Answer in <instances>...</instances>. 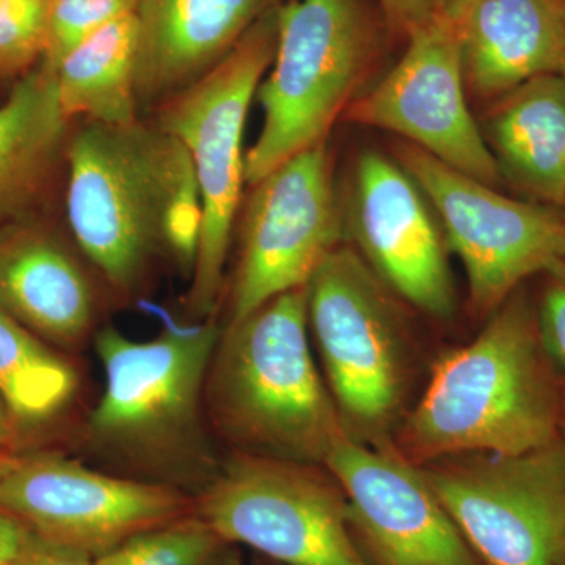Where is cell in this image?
<instances>
[{"label":"cell","instance_id":"cell-1","mask_svg":"<svg viewBox=\"0 0 565 565\" xmlns=\"http://www.w3.org/2000/svg\"><path fill=\"white\" fill-rule=\"evenodd\" d=\"M66 217L111 303L131 305L172 262L191 280L203 206L184 145L154 120L85 121L66 150Z\"/></svg>","mask_w":565,"mask_h":565},{"label":"cell","instance_id":"cell-2","mask_svg":"<svg viewBox=\"0 0 565 565\" xmlns=\"http://www.w3.org/2000/svg\"><path fill=\"white\" fill-rule=\"evenodd\" d=\"M221 330V316L174 323L148 341L103 326L93 340L106 381L103 394L74 429L84 462L193 498L203 493L225 455L204 407V381Z\"/></svg>","mask_w":565,"mask_h":565},{"label":"cell","instance_id":"cell-3","mask_svg":"<svg viewBox=\"0 0 565 565\" xmlns=\"http://www.w3.org/2000/svg\"><path fill=\"white\" fill-rule=\"evenodd\" d=\"M564 396L537 310L514 292L471 343L435 364L393 445L415 465L473 452L520 455L561 437Z\"/></svg>","mask_w":565,"mask_h":565},{"label":"cell","instance_id":"cell-4","mask_svg":"<svg viewBox=\"0 0 565 565\" xmlns=\"http://www.w3.org/2000/svg\"><path fill=\"white\" fill-rule=\"evenodd\" d=\"M204 407L225 455L326 465L348 434L311 353L307 286L222 326Z\"/></svg>","mask_w":565,"mask_h":565},{"label":"cell","instance_id":"cell-5","mask_svg":"<svg viewBox=\"0 0 565 565\" xmlns=\"http://www.w3.org/2000/svg\"><path fill=\"white\" fill-rule=\"evenodd\" d=\"M307 294L308 329L345 434L374 448L393 445L415 360L397 297L348 244L323 258Z\"/></svg>","mask_w":565,"mask_h":565},{"label":"cell","instance_id":"cell-6","mask_svg":"<svg viewBox=\"0 0 565 565\" xmlns=\"http://www.w3.org/2000/svg\"><path fill=\"white\" fill-rule=\"evenodd\" d=\"M280 6L266 11L211 73L162 104L152 118L189 151L202 195L199 252L182 300L191 322L221 316L226 259L247 184L245 121L274 62Z\"/></svg>","mask_w":565,"mask_h":565},{"label":"cell","instance_id":"cell-7","mask_svg":"<svg viewBox=\"0 0 565 565\" xmlns=\"http://www.w3.org/2000/svg\"><path fill=\"white\" fill-rule=\"evenodd\" d=\"M373 47L362 0H291L278 7L277 50L255 96L262 131L245 152L248 185L327 143L364 79Z\"/></svg>","mask_w":565,"mask_h":565},{"label":"cell","instance_id":"cell-8","mask_svg":"<svg viewBox=\"0 0 565 565\" xmlns=\"http://www.w3.org/2000/svg\"><path fill=\"white\" fill-rule=\"evenodd\" d=\"M196 512L233 544L281 565H371L343 487L326 465L223 455Z\"/></svg>","mask_w":565,"mask_h":565},{"label":"cell","instance_id":"cell-9","mask_svg":"<svg viewBox=\"0 0 565 565\" xmlns=\"http://www.w3.org/2000/svg\"><path fill=\"white\" fill-rule=\"evenodd\" d=\"M486 565H556L565 545V438L520 455L418 465Z\"/></svg>","mask_w":565,"mask_h":565},{"label":"cell","instance_id":"cell-10","mask_svg":"<svg viewBox=\"0 0 565 565\" xmlns=\"http://www.w3.org/2000/svg\"><path fill=\"white\" fill-rule=\"evenodd\" d=\"M250 188L222 326L307 286L323 258L345 241L327 143L294 156Z\"/></svg>","mask_w":565,"mask_h":565},{"label":"cell","instance_id":"cell-11","mask_svg":"<svg viewBox=\"0 0 565 565\" xmlns=\"http://www.w3.org/2000/svg\"><path fill=\"white\" fill-rule=\"evenodd\" d=\"M399 161L462 262L476 313L492 315L525 278L565 259V214L508 199L414 145L401 148Z\"/></svg>","mask_w":565,"mask_h":565},{"label":"cell","instance_id":"cell-12","mask_svg":"<svg viewBox=\"0 0 565 565\" xmlns=\"http://www.w3.org/2000/svg\"><path fill=\"white\" fill-rule=\"evenodd\" d=\"M0 508L47 541L92 559L196 511L195 498L121 478L57 451L21 452L0 481Z\"/></svg>","mask_w":565,"mask_h":565},{"label":"cell","instance_id":"cell-13","mask_svg":"<svg viewBox=\"0 0 565 565\" xmlns=\"http://www.w3.org/2000/svg\"><path fill=\"white\" fill-rule=\"evenodd\" d=\"M397 65L345 109V120L397 134L475 180L501 181L467 96L459 32L451 17L408 36Z\"/></svg>","mask_w":565,"mask_h":565},{"label":"cell","instance_id":"cell-14","mask_svg":"<svg viewBox=\"0 0 565 565\" xmlns=\"http://www.w3.org/2000/svg\"><path fill=\"white\" fill-rule=\"evenodd\" d=\"M341 210L345 239L397 299L438 321L455 318L444 232L401 163L379 151L360 152Z\"/></svg>","mask_w":565,"mask_h":565},{"label":"cell","instance_id":"cell-15","mask_svg":"<svg viewBox=\"0 0 565 565\" xmlns=\"http://www.w3.org/2000/svg\"><path fill=\"white\" fill-rule=\"evenodd\" d=\"M326 467L343 487L353 534L371 565H486L418 465L394 445L374 448L345 437Z\"/></svg>","mask_w":565,"mask_h":565},{"label":"cell","instance_id":"cell-16","mask_svg":"<svg viewBox=\"0 0 565 565\" xmlns=\"http://www.w3.org/2000/svg\"><path fill=\"white\" fill-rule=\"evenodd\" d=\"M79 253L32 218L0 228V307L71 356L93 344L107 299Z\"/></svg>","mask_w":565,"mask_h":565},{"label":"cell","instance_id":"cell-17","mask_svg":"<svg viewBox=\"0 0 565 565\" xmlns=\"http://www.w3.org/2000/svg\"><path fill=\"white\" fill-rule=\"evenodd\" d=\"M277 0H139L136 96L140 118L211 73Z\"/></svg>","mask_w":565,"mask_h":565},{"label":"cell","instance_id":"cell-18","mask_svg":"<svg viewBox=\"0 0 565 565\" xmlns=\"http://www.w3.org/2000/svg\"><path fill=\"white\" fill-rule=\"evenodd\" d=\"M465 85L500 99L525 82L565 74V0H468L452 14Z\"/></svg>","mask_w":565,"mask_h":565},{"label":"cell","instance_id":"cell-19","mask_svg":"<svg viewBox=\"0 0 565 565\" xmlns=\"http://www.w3.org/2000/svg\"><path fill=\"white\" fill-rule=\"evenodd\" d=\"M71 134L55 70L40 62L0 104V228L29 218L50 191L66 162Z\"/></svg>","mask_w":565,"mask_h":565},{"label":"cell","instance_id":"cell-20","mask_svg":"<svg viewBox=\"0 0 565 565\" xmlns=\"http://www.w3.org/2000/svg\"><path fill=\"white\" fill-rule=\"evenodd\" d=\"M501 178L555 206L565 204V74H545L501 96L487 118Z\"/></svg>","mask_w":565,"mask_h":565},{"label":"cell","instance_id":"cell-21","mask_svg":"<svg viewBox=\"0 0 565 565\" xmlns=\"http://www.w3.org/2000/svg\"><path fill=\"white\" fill-rule=\"evenodd\" d=\"M137 20L118 18L57 66L58 102L70 118L125 126L140 120L136 96Z\"/></svg>","mask_w":565,"mask_h":565},{"label":"cell","instance_id":"cell-22","mask_svg":"<svg viewBox=\"0 0 565 565\" xmlns=\"http://www.w3.org/2000/svg\"><path fill=\"white\" fill-rule=\"evenodd\" d=\"M81 392L76 356L44 343L0 307V397L22 438L66 419Z\"/></svg>","mask_w":565,"mask_h":565},{"label":"cell","instance_id":"cell-23","mask_svg":"<svg viewBox=\"0 0 565 565\" xmlns=\"http://www.w3.org/2000/svg\"><path fill=\"white\" fill-rule=\"evenodd\" d=\"M95 565H241V553L195 511L137 535Z\"/></svg>","mask_w":565,"mask_h":565},{"label":"cell","instance_id":"cell-24","mask_svg":"<svg viewBox=\"0 0 565 565\" xmlns=\"http://www.w3.org/2000/svg\"><path fill=\"white\" fill-rule=\"evenodd\" d=\"M139 0H47L43 61L55 68L81 43L107 24L134 13Z\"/></svg>","mask_w":565,"mask_h":565},{"label":"cell","instance_id":"cell-25","mask_svg":"<svg viewBox=\"0 0 565 565\" xmlns=\"http://www.w3.org/2000/svg\"><path fill=\"white\" fill-rule=\"evenodd\" d=\"M47 0H0V77L24 76L43 61Z\"/></svg>","mask_w":565,"mask_h":565},{"label":"cell","instance_id":"cell-26","mask_svg":"<svg viewBox=\"0 0 565 565\" xmlns=\"http://www.w3.org/2000/svg\"><path fill=\"white\" fill-rule=\"evenodd\" d=\"M544 292L537 310L539 333L546 355L565 377V259L546 270Z\"/></svg>","mask_w":565,"mask_h":565},{"label":"cell","instance_id":"cell-27","mask_svg":"<svg viewBox=\"0 0 565 565\" xmlns=\"http://www.w3.org/2000/svg\"><path fill=\"white\" fill-rule=\"evenodd\" d=\"M379 2L388 24L407 39L419 29L448 17L446 0H379Z\"/></svg>","mask_w":565,"mask_h":565},{"label":"cell","instance_id":"cell-28","mask_svg":"<svg viewBox=\"0 0 565 565\" xmlns=\"http://www.w3.org/2000/svg\"><path fill=\"white\" fill-rule=\"evenodd\" d=\"M10 565H95V559L33 534L32 541Z\"/></svg>","mask_w":565,"mask_h":565},{"label":"cell","instance_id":"cell-29","mask_svg":"<svg viewBox=\"0 0 565 565\" xmlns=\"http://www.w3.org/2000/svg\"><path fill=\"white\" fill-rule=\"evenodd\" d=\"M33 531L0 508V565H10L32 541Z\"/></svg>","mask_w":565,"mask_h":565},{"label":"cell","instance_id":"cell-30","mask_svg":"<svg viewBox=\"0 0 565 565\" xmlns=\"http://www.w3.org/2000/svg\"><path fill=\"white\" fill-rule=\"evenodd\" d=\"M22 445H24V438H22L20 427L14 422L7 404L0 397V449L11 452H24L22 451Z\"/></svg>","mask_w":565,"mask_h":565},{"label":"cell","instance_id":"cell-31","mask_svg":"<svg viewBox=\"0 0 565 565\" xmlns=\"http://www.w3.org/2000/svg\"><path fill=\"white\" fill-rule=\"evenodd\" d=\"M20 457L21 452H11L6 451V449H0V481L13 470Z\"/></svg>","mask_w":565,"mask_h":565},{"label":"cell","instance_id":"cell-32","mask_svg":"<svg viewBox=\"0 0 565 565\" xmlns=\"http://www.w3.org/2000/svg\"><path fill=\"white\" fill-rule=\"evenodd\" d=\"M467 2L468 0H446V7H448L449 17H452V14H455L456 11L462 9L465 3Z\"/></svg>","mask_w":565,"mask_h":565},{"label":"cell","instance_id":"cell-33","mask_svg":"<svg viewBox=\"0 0 565 565\" xmlns=\"http://www.w3.org/2000/svg\"><path fill=\"white\" fill-rule=\"evenodd\" d=\"M256 565H281L274 563V561L266 559V557H262V559L256 561Z\"/></svg>","mask_w":565,"mask_h":565},{"label":"cell","instance_id":"cell-34","mask_svg":"<svg viewBox=\"0 0 565 565\" xmlns=\"http://www.w3.org/2000/svg\"><path fill=\"white\" fill-rule=\"evenodd\" d=\"M561 435L565 438V396H564V408H563V424H561Z\"/></svg>","mask_w":565,"mask_h":565},{"label":"cell","instance_id":"cell-35","mask_svg":"<svg viewBox=\"0 0 565 565\" xmlns=\"http://www.w3.org/2000/svg\"><path fill=\"white\" fill-rule=\"evenodd\" d=\"M556 565H565V545L563 552H561L559 559H557Z\"/></svg>","mask_w":565,"mask_h":565},{"label":"cell","instance_id":"cell-36","mask_svg":"<svg viewBox=\"0 0 565 565\" xmlns=\"http://www.w3.org/2000/svg\"><path fill=\"white\" fill-rule=\"evenodd\" d=\"M564 207H565V204H564Z\"/></svg>","mask_w":565,"mask_h":565}]
</instances>
